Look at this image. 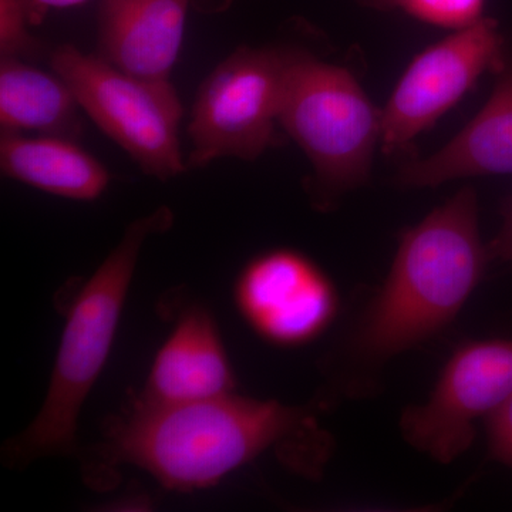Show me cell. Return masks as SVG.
Wrapping results in <instances>:
<instances>
[{"instance_id":"cell-6","label":"cell","mask_w":512,"mask_h":512,"mask_svg":"<svg viewBox=\"0 0 512 512\" xmlns=\"http://www.w3.org/2000/svg\"><path fill=\"white\" fill-rule=\"evenodd\" d=\"M299 47H238L202 82L191 111L188 168L254 161L278 144L282 99Z\"/></svg>"},{"instance_id":"cell-16","label":"cell","mask_w":512,"mask_h":512,"mask_svg":"<svg viewBox=\"0 0 512 512\" xmlns=\"http://www.w3.org/2000/svg\"><path fill=\"white\" fill-rule=\"evenodd\" d=\"M25 0H0V59L28 60L39 53Z\"/></svg>"},{"instance_id":"cell-9","label":"cell","mask_w":512,"mask_h":512,"mask_svg":"<svg viewBox=\"0 0 512 512\" xmlns=\"http://www.w3.org/2000/svg\"><path fill=\"white\" fill-rule=\"evenodd\" d=\"M234 301L256 335L282 348L318 338L338 312V293L325 272L285 248L248 262L235 281Z\"/></svg>"},{"instance_id":"cell-12","label":"cell","mask_w":512,"mask_h":512,"mask_svg":"<svg viewBox=\"0 0 512 512\" xmlns=\"http://www.w3.org/2000/svg\"><path fill=\"white\" fill-rule=\"evenodd\" d=\"M190 0H99V55L123 72L170 80Z\"/></svg>"},{"instance_id":"cell-3","label":"cell","mask_w":512,"mask_h":512,"mask_svg":"<svg viewBox=\"0 0 512 512\" xmlns=\"http://www.w3.org/2000/svg\"><path fill=\"white\" fill-rule=\"evenodd\" d=\"M174 215L160 207L131 222L116 248L90 276L70 306L49 389L28 429L6 441L10 468L77 453V424L87 397L109 360L141 249L151 235L171 228Z\"/></svg>"},{"instance_id":"cell-10","label":"cell","mask_w":512,"mask_h":512,"mask_svg":"<svg viewBox=\"0 0 512 512\" xmlns=\"http://www.w3.org/2000/svg\"><path fill=\"white\" fill-rule=\"evenodd\" d=\"M235 376L212 313L191 303L154 357L137 400L151 404L197 402L235 392Z\"/></svg>"},{"instance_id":"cell-2","label":"cell","mask_w":512,"mask_h":512,"mask_svg":"<svg viewBox=\"0 0 512 512\" xmlns=\"http://www.w3.org/2000/svg\"><path fill=\"white\" fill-rule=\"evenodd\" d=\"M488 258L477 194L466 187L404 232L382 291L357 330V353L389 359L446 328L477 288Z\"/></svg>"},{"instance_id":"cell-5","label":"cell","mask_w":512,"mask_h":512,"mask_svg":"<svg viewBox=\"0 0 512 512\" xmlns=\"http://www.w3.org/2000/svg\"><path fill=\"white\" fill-rule=\"evenodd\" d=\"M50 66L80 109L144 174L168 181L188 170L180 140L184 107L170 80L134 76L72 45L56 47Z\"/></svg>"},{"instance_id":"cell-1","label":"cell","mask_w":512,"mask_h":512,"mask_svg":"<svg viewBox=\"0 0 512 512\" xmlns=\"http://www.w3.org/2000/svg\"><path fill=\"white\" fill-rule=\"evenodd\" d=\"M313 427L308 409L235 392L178 404L133 397L84 456V473L99 487L109 483L114 467L130 464L168 490H202L269 448L303 439Z\"/></svg>"},{"instance_id":"cell-8","label":"cell","mask_w":512,"mask_h":512,"mask_svg":"<svg viewBox=\"0 0 512 512\" xmlns=\"http://www.w3.org/2000/svg\"><path fill=\"white\" fill-rule=\"evenodd\" d=\"M512 394V340H478L448 360L430 399L403 413L404 439L439 463L470 448L474 423Z\"/></svg>"},{"instance_id":"cell-17","label":"cell","mask_w":512,"mask_h":512,"mask_svg":"<svg viewBox=\"0 0 512 512\" xmlns=\"http://www.w3.org/2000/svg\"><path fill=\"white\" fill-rule=\"evenodd\" d=\"M487 434L490 456L512 468V394L488 414Z\"/></svg>"},{"instance_id":"cell-7","label":"cell","mask_w":512,"mask_h":512,"mask_svg":"<svg viewBox=\"0 0 512 512\" xmlns=\"http://www.w3.org/2000/svg\"><path fill=\"white\" fill-rule=\"evenodd\" d=\"M505 32L480 18L427 47L410 63L382 110V148L403 150L439 121L478 82L503 64Z\"/></svg>"},{"instance_id":"cell-4","label":"cell","mask_w":512,"mask_h":512,"mask_svg":"<svg viewBox=\"0 0 512 512\" xmlns=\"http://www.w3.org/2000/svg\"><path fill=\"white\" fill-rule=\"evenodd\" d=\"M279 127L311 161L313 205L328 210L369 178L382 111L348 69L301 49L286 79Z\"/></svg>"},{"instance_id":"cell-19","label":"cell","mask_w":512,"mask_h":512,"mask_svg":"<svg viewBox=\"0 0 512 512\" xmlns=\"http://www.w3.org/2000/svg\"><path fill=\"white\" fill-rule=\"evenodd\" d=\"M86 0H25L26 9H28L30 23L32 26L40 25L47 13L52 9L72 8V6L82 5Z\"/></svg>"},{"instance_id":"cell-18","label":"cell","mask_w":512,"mask_h":512,"mask_svg":"<svg viewBox=\"0 0 512 512\" xmlns=\"http://www.w3.org/2000/svg\"><path fill=\"white\" fill-rule=\"evenodd\" d=\"M503 217V225L497 237L488 245V252H490V258L503 259L512 264V198L505 204Z\"/></svg>"},{"instance_id":"cell-11","label":"cell","mask_w":512,"mask_h":512,"mask_svg":"<svg viewBox=\"0 0 512 512\" xmlns=\"http://www.w3.org/2000/svg\"><path fill=\"white\" fill-rule=\"evenodd\" d=\"M483 110L446 146L404 165L397 184L437 187L458 178L512 174V32L505 33L503 64Z\"/></svg>"},{"instance_id":"cell-14","label":"cell","mask_w":512,"mask_h":512,"mask_svg":"<svg viewBox=\"0 0 512 512\" xmlns=\"http://www.w3.org/2000/svg\"><path fill=\"white\" fill-rule=\"evenodd\" d=\"M79 101L59 74L19 59L0 62L2 134L74 138L80 133Z\"/></svg>"},{"instance_id":"cell-13","label":"cell","mask_w":512,"mask_h":512,"mask_svg":"<svg viewBox=\"0 0 512 512\" xmlns=\"http://www.w3.org/2000/svg\"><path fill=\"white\" fill-rule=\"evenodd\" d=\"M0 168L5 177L74 201H94L110 184V173L73 138L2 134Z\"/></svg>"},{"instance_id":"cell-15","label":"cell","mask_w":512,"mask_h":512,"mask_svg":"<svg viewBox=\"0 0 512 512\" xmlns=\"http://www.w3.org/2000/svg\"><path fill=\"white\" fill-rule=\"evenodd\" d=\"M362 5L379 10L400 9L414 18L441 26L460 29L483 18L485 0H359Z\"/></svg>"}]
</instances>
